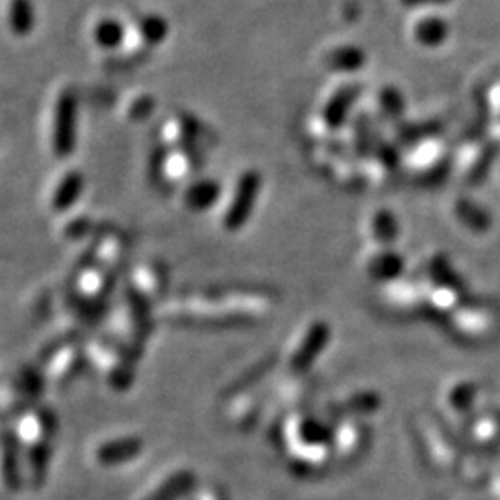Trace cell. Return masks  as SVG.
Instances as JSON below:
<instances>
[{
	"mask_svg": "<svg viewBox=\"0 0 500 500\" xmlns=\"http://www.w3.org/2000/svg\"><path fill=\"white\" fill-rule=\"evenodd\" d=\"M273 308V297L254 288H226L180 293L165 300L160 315L186 326H230L258 321Z\"/></svg>",
	"mask_w": 500,
	"mask_h": 500,
	"instance_id": "obj_1",
	"label": "cell"
},
{
	"mask_svg": "<svg viewBox=\"0 0 500 500\" xmlns=\"http://www.w3.org/2000/svg\"><path fill=\"white\" fill-rule=\"evenodd\" d=\"M106 315L114 336L112 339L121 343L136 358L141 356L152 330H155V317H152L150 304H147L126 286L114 306L107 308Z\"/></svg>",
	"mask_w": 500,
	"mask_h": 500,
	"instance_id": "obj_2",
	"label": "cell"
},
{
	"mask_svg": "<svg viewBox=\"0 0 500 500\" xmlns=\"http://www.w3.org/2000/svg\"><path fill=\"white\" fill-rule=\"evenodd\" d=\"M88 365L115 391H126L136 382V356L121 343L106 337H90L83 343Z\"/></svg>",
	"mask_w": 500,
	"mask_h": 500,
	"instance_id": "obj_3",
	"label": "cell"
},
{
	"mask_svg": "<svg viewBox=\"0 0 500 500\" xmlns=\"http://www.w3.org/2000/svg\"><path fill=\"white\" fill-rule=\"evenodd\" d=\"M85 365H88V360H85L83 345H78L75 336L61 334V337L52 345V349L43 356L41 373L47 384L54 387H67L80 377Z\"/></svg>",
	"mask_w": 500,
	"mask_h": 500,
	"instance_id": "obj_4",
	"label": "cell"
},
{
	"mask_svg": "<svg viewBox=\"0 0 500 500\" xmlns=\"http://www.w3.org/2000/svg\"><path fill=\"white\" fill-rule=\"evenodd\" d=\"M117 276L107 269L95 264L93 259L85 254L83 262L76 266L71 282V297L83 304V306L102 310L115 290Z\"/></svg>",
	"mask_w": 500,
	"mask_h": 500,
	"instance_id": "obj_5",
	"label": "cell"
},
{
	"mask_svg": "<svg viewBox=\"0 0 500 500\" xmlns=\"http://www.w3.org/2000/svg\"><path fill=\"white\" fill-rule=\"evenodd\" d=\"M259 189H262V177L258 171H245L235 179L221 206L219 225L225 232H237L250 219Z\"/></svg>",
	"mask_w": 500,
	"mask_h": 500,
	"instance_id": "obj_6",
	"label": "cell"
},
{
	"mask_svg": "<svg viewBox=\"0 0 500 500\" xmlns=\"http://www.w3.org/2000/svg\"><path fill=\"white\" fill-rule=\"evenodd\" d=\"M202 165V152L184 147H163L152 160L150 175L165 187H177L189 182Z\"/></svg>",
	"mask_w": 500,
	"mask_h": 500,
	"instance_id": "obj_7",
	"label": "cell"
},
{
	"mask_svg": "<svg viewBox=\"0 0 500 500\" xmlns=\"http://www.w3.org/2000/svg\"><path fill=\"white\" fill-rule=\"evenodd\" d=\"M45 378L36 369L23 367L17 375L0 380V417L15 416L36 406Z\"/></svg>",
	"mask_w": 500,
	"mask_h": 500,
	"instance_id": "obj_8",
	"label": "cell"
},
{
	"mask_svg": "<svg viewBox=\"0 0 500 500\" xmlns=\"http://www.w3.org/2000/svg\"><path fill=\"white\" fill-rule=\"evenodd\" d=\"M128 288L152 308L162 306L167 300L169 273L156 259H141L128 271Z\"/></svg>",
	"mask_w": 500,
	"mask_h": 500,
	"instance_id": "obj_9",
	"label": "cell"
},
{
	"mask_svg": "<svg viewBox=\"0 0 500 500\" xmlns=\"http://www.w3.org/2000/svg\"><path fill=\"white\" fill-rule=\"evenodd\" d=\"M330 332L329 326L322 321H313L291 339L290 349L286 353V363L295 373L306 371V369L321 356L326 343H329Z\"/></svg>",
	"mask_w": 500,
	"mask_h": 500,
	"instance_id": "obj_10",
	"label": "cell"
},
{
	"mask_svg": "<svg viewBox=\"0 0 500 500\" xmlns=\"http://www.w3.org/2000/svg\"><path fill=\"white\" fill-rule=\"evenodd\" d=\"M130 250H132V245H130V239L123 230L99 228L93 235V243L88 256L100 267L119 276V273L128 264Z\"/></svg>",
	"mask_w": 500,
	"mask_h": 500,
	"instance_id": "obj_11",
	"label": "cell"
},
{
	"mask_svg": "<svg viewBox=\"0 0 500 500\" xmlns=\"http://www.w3.org/2000/svg\"><path fill=\"white\" fill-rule=\"evenodd\" d=\"M76 107L69 93H61L56 100L51 121V150L58 160L67 158L75 148Z\"/></svg>",
	"mask_w": 500,
	"mask_h": 500,
	"instance_id": "obj_12",
	"label": "cell"
},
{
	"mask_svg": "<svg viewBox=\"0 0 500 500\" xmlns=\"http://www.w3.org/2000/svg\"><path fill=\"white\" fill-rule=\"evenodd\" d=\"M83 175L80 169H65L51 182L47 191L49 210L56 215H65L75 208L83 193Z\"/></svg>",
	"mask_w": 500,
	"mask_h": 500,
	"instance_id": "obj_13",
	"label": "cell"
},
{
	"mask_svg": "<svg viewBox=\"0 0 500 500\" xmlns=\"http://www.w3.org/2000/svg\"><path fill=\"white\" fill-rule=\"evenodd\" d=\"M163 147H184L204 152L210 147V138L204 134V130L186 115H172L169 121L163 123L160 132Z\"/></svg>",
	"mask_w": 500,
	"mask_h": 500,
	"instance_id": "obj_14",
	"label": "cell"
},
{
	"mask_svg": "<svg viewBox=\"0 0 500 500\" xmlns=\"http://www.w3.org/2000/svg\"><path fill=\"white\" fill-rule=\"evenodd\" d=\"M465 319H454V326L462 336L467 337H480V336H489L495 332L498 324V315L495 313L493 308L488 306H476L472 310L462 312Z\"/></svg>",
	"mask_w": 500,
	"mask_h": 500,
	"instance_id": "obj_15",
	"label": "cell"
},
{
	"mask_svg": "<svg viewBox=\"0 0 500 500\" xmlns=\"http://www.w3.org/2000/svg\"><path fill=\"white\" fill-rule=\"evenodd\" d=\"M223 189L221 184L215 180H197V182H189L182 201L186 204L187 210L191 211H204L208 208H211L213 204H217V201L221 199Z\"/></svg>",
	"mask_w": 500,
	"mask_h": 500,
	"instance_id": "obj_16",
	"label": "cell"
},
{
	"mask_svg": "<svg viewBox=\"0 0 500 500\" xmlns=\"http://www.w3.org/2000/svg\"><path fill=\"white\" fill-rule=\"evenodd\" d=\"M63 221L58 225V232L63 242L67 243H80L85 237L95 235L99 226L90 215L78 213V215H61Z\"/></svg>",
	"mask_w": 500,
	"mask_h": 500,
	"instance_id": "obj_17",
	"label": "cell"
},
{
	"mask_svg": "<svg viewBox=\"0 0 500 500\" xmlns=\"http://www.w3.org/2000/svg\"><path fill=\"white\" fill-rule=\"evenodd\" d=\"M397 234V221L391 211H377L365 221V235L373 243H391Z\"/></svg>",
	"mask_w": 500,
	"mask_h": 500,
	"instance_id": "obj_18",
	"label": "cell"
},
{
	"mask_svg": "<svg viewBox=\"0 0 500 500\" xmlns=\"http://www.w3.org/2000/svg\"><path fill=\"white\" fill-rule=\"evenodd\" d=\"M478 385L471 380H462L456 382L443 393V402L450 409H467L472 406V402L478 397Z\"/></svg>",
	"mask_w": 500,
	"mask_h": 500,
	"instance_id": "obj_19",
	"label": "cell"
},
{
	"mask_svg": "<svg viewBox=\"0 0 500 500\" xmlns=\"http://www.w3.org/2000/svg\"><path fill=\"white\" fill-rule=\"evenodd\" d=\"M402 267L401 258L393 252H377L371 258H369V262L365 266V269L371 273V276H382V278H389V276H395Z\"/></svg>",
	"mask_w": 500,
	"mask_h": 500,
	"instance_id": "obj_20",
	"label": "cell"
},
{
	"mask_svg": "<svg viewBox=\"0 0 500 500\" xmlns=\"http://www.w3.org/2000/svg\"><path fill=\"white\" fill-rule=\"evenodd\" d=\"M28 4L25 3V0H15V4L12 8V20H13V27L17 30H23V25L27 23L25 20V13H28Z\"/></svg>",
	"mask_w": 500,
	"mask_h": 500,
	"instance_id": "obj_21",
	"label": "cell"
}]
</instances>
